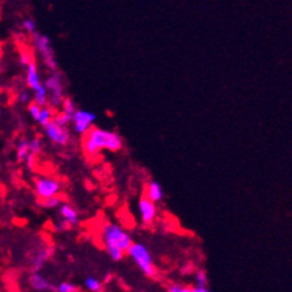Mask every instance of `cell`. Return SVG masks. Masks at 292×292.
Instances as JSON below:
<instances>
[{"label": "cell", "mask_w": 292, "mask_h": 292, "mask_svg": "<svg viewBox=\"0 0 292 292\" xmlns=\"http://www.w3.org/2000/svg\"><path fill=\"white\" fill-rule=\"evenodd\" d=\"M139 209L141 214V218L144 224H150L154 222L156 217V205L146 196L141 197L139 202Z\"/></svg>", "instance_id": "obj_9"}, {"label": "cell", "mask_w": 292, "mask_h": 292, "mask_svg": "<svg viewBox=\"0 0 292 292\" xmlns=\"http://www.w3.org/2000/svg\"><path fill=\"white\" fill-rule=\"evenodd\" d=\"M35 103H37L41 107H44L48 103V91L45 89L44 85H42L40 89L35 91Z\"/></svg>", "instance_id": "obj_18"}, {"label": "cell", "mask_w": 292, "mask_h": 292, "mask_svg": "<svg viewBox=\"0 0 292 292\" xmlns=\"http://www.w3.org/2000/svg\"><path fill=\"white\" fill-rule=\"evenodd\" d=\"M41 205L43 207H47V209H54V207H58L62 204V198L60 195L48 197V198L40 199Z\"/></svg>", "instance_id": "obj_17"}, {"label": "cell", "mask_w": 292, "mask_h": 292, "mask_svg": "<svg viewBox=\"0 0 292 292\" xmlns=\"http://www.w3.org/2000/svg\"><path fill=\"white\" fill-rule=\"evenodd\" d=\"M31 35H33L35 47H36L38 52H40L42 58H43L45 66H47L51 72L58 70V63H56L54 51H52V48L50 44V40H49L47 36H44V35L36 33V31Z\"/></svg>", "instance_id": "obj_4"}, {"label": "cell", "mask_w": 292, "mask_h": 292, "mask_svg": "<svg viewBox=\"0 0 292 292\" xmlns=\"http://www.w3.org/2000/svg\"><path fill=\"white\" fill-rule=\"evenodd\" d=\"M197 286H207V276L204 270H198L195 273Z\"/></svg>", "instance_id": "obj_22"}, {"label": "cell", "mask_w": 292, "mask_h": 292, "mask_svg": "<svg viewBox=\"0 0 292 292\" xmlns=\"http://www.w3.org/2000/svg\"><path fill=\"white\" fill-rule=\"evenodd\" d=\"M31 61H34V58H33V55L30 54V52L23 51L22 54H20V62H22L24 66H26L28 63L31 62Z\"/></svg>", "instance_id": "obj_29"}, {"label": "cell", "mask_w": 292, "mask_h": 292, "mask_svg": "<svg viewBox=\"0 0 292 292\" xmlns=\"http://www.w3.org/2000/svg\"><path fill=\"white\" fill-rule=\"evenodd\" d=\"M0 116H2V105H0Z\"/></svg>", "instance_id": "obj_33"}, {"label": "cell", "mask_w": 292, "mask_h": 292, "mask_svg": "<svg viewBox=\"0 0 292 292\" xmlns=\"http://www.w3.org/2000/svg\"><path fill=\"white\" fill-rule=\"evenodd\" d=\"M207 286H196L192 287V292H207Z\"/></svg>", "instance_id": "obj_31"}, {"label": "cell", "mask_w": 292, "mask_h": 292, "mask_svg": "<svg viewBox=\"0 0 292 292\" xmlns=\"http://www.w3.org/2000/svg\"><path fill=\"white\" fill-rule=\"evenodd\" d=\"M26 84L33 91H36L43 85L41 83L40 74H38V69L35 61H31L26 65Z\"/></svg>", "instance_id": "obj_11"}, {"label": "cell", "mask_w": 292, "mask_h": 292, "mask_svg": "<svg viewBox=\"0 0 292 292\" xmlns=\"http://www.w3.org/2000/svg\"><path fill=\"white\" fill-rule=\"evenodd\" d=\"M103 241L109 256L114 261H121L132 244L131 236L115 223H107L103 227Z\"/></svg>", "instance_id": "obj_2"}, {"label": "cell", "mask_w": 292, "mask_h": 292, "mask_svg": "<svg viewBox=\"0 0 292 292\" xmlns=\"http://www.w3.org/2000/svg\"><path fill=\"white\" fill-rule=\"evenodd\" d=\"M85 285H86V287L89 288L90 291H93V292L103 291V284L100 283V280H98V279H96V278H93V277L86 278Z\"/></svg>", "instance_id": "obj_20"}, {"label": "cell", "mask_w": 292, "mask_h": 292, "mask_svg": "<svg viewBox=\"0 0 292 292\" xmlns=\"http://www.w3.org/2000/svg\"><path fill=\"white\" fill-rule=\"evenodd\" d=\"M24 161L26 163V166H28V168H29V170H34L35 166H36V163H37V155H34V154L29 153Z\"/></svg>", "instance_id": "obj_28"}, {"label": "cell", "mask_w": 292, "mask_h": 292, "mask_svg": "<svg viewBox=\"0 0 292 292\" xmlns=\"http://www.w3.org/2000/svg\"><path fill=\"white\" fill-rule=\"evenodd\" d=\"M18 99L20 103H23V104H28V103H30V99H31V94L28 92V91H23V92H20L19 94V97H18Z\"/></svg>", "instance_id": "obj_30"}, {"label": "cell", "mask_w": 292, "mask_h": 292, "mask_svg": "<svg viewBox=\"0 0 292 292\" xmlns=\"http://www.w3.org/2000/svg\"><path fill=\"white\" fill-rule=\"evenodd\" d=\"M44 132L49 140L52 143L58 144V146H66L69 142V131L67 128L60 126L52 122V119L48 124L44 125Z\"/></svg>", "instance_id": "obj_8"}, {"label": "cell", "mask_w": 292, "mask_h": 292, "mask_svg": "<svg viewBox=\"0 0 292 292\" xmlns=\"http://www.w3.org/2000/svg\"><path fill=\"white\" fill-rule=\"evenodd\" d=\"M61 105H62L63 112H66V114H68V115H73L74 114V111L76 110L75 105L70 98H63Z\"/></svg>", "instance_id": "obj_23"}, {"label": "cell", "mask_w": 292, "mask_h": 292, "mask_svg": "<svg viewBox=\"0 0 292 292\" xmlns=\"http://www.w3.org/2000/svg\"><path fill=\"white\" fill-rule=\"evenodd\" d=\"M193 270V267H192V265L191 263H189V265H186V267H184V269H182V271H181V273L182 274H188V273H190L191 272V271Z\"/></svg>", "instance_id": "obj_32"}, {"label": "cell", "mask_w": 292, "mask_h": 292, "mask_svg": "<svg viewBox=\"0 0 292 292\" xmlns=\"http://www.w3.org/2000/svg\"><path fill=\"white\" fill-rule=\"evenodd\" d=\"M29 283H30V286L36 291L55 290V287L49 283V280L45 279V278L38 272H34L33 274H31Z\"/></svg>", "instance_id": "obj_12"}, {"label": "cell", "mask_w": 292, "mask_h": 292, "mask_svg": "<svg viewBox=\"0 0 292 292\" xmlns=\"http://www.w3.org/2000/svg\"><path fill=\"white\" fill-rule=\"evenodd\" d=\"M84 136V152L89 157L97 156L103 149L117 152L122 148V137L115 131L92 125Z\"/></svg>", "instance_id": "obj_1"}, {"label": "cell", "mask_w": 292, "mask_h": 292, "mask_svg": "<svg viewBox=\"0 0 292 292\" xmlns=\"http://www.w3.org/2000/svg\"><path fill=\"white\" fill-rule=\"evenodd\" d=\"M41 105H38L37 103H35V101H33V103H29V112H30V115L33 116V118L34 119H38V116H40V112H41Z\"/></svg>", "instance_id": "obj_26"}, {"label": "cell", "mask_w": 292, "mask_h": 292, "mask_svg": "<svg viewBox=\"0 0 292 292\" xmlns=\"http://www.w3.org/2000/svg\"><path fill=\"white\" fill-rule=\"evenodd\" d=\"M128 255L131 258L139 269L146 274L148 278H155L157 276L156 267L154 266L152 255L148 251V248L142 244L132 242L128 249Z\"/></svg>", "instance_id": "obj_3"}, {"label": "cell", "mask_w": 292, "mask_h": 292, "mask_svg": "<svg viewBox=\"0 0 292 292\" xmlns=\"http://www.w3.org/2000/svg\"><path fill=\"white\" fill-rule=\"evenodd\" d=\"M70 121H72V115L66 114V112H61V114L55 115L52 117V122H55L56 124L60 126H63V128H67V125L69 124Z\"/></svg>", "instance_id": "obj_19"}, {"label": "cell", "mask_w": 292, "mask_h": 292, "mask_svg": "<svg viewBox=\"0 0 292 292\" xmlns=\"http://www.w3.org/2000/svg\"><path fill=\"white\" fill-rule=\"evenodd\" d=\"M60 214H61L62 218L67 221L72 226L79 223V214L74 207H72L69 204H62L61 209H60Z\"/></svg>", "instance_id": "obj_14"}, {"label": "cell", "mask_w": 292, "mask_h": 292, "mask_svg": "<svg viewBox=\"0 0 292 292\" xmlns=\"http://www.w3.org/2000/svg\"><path fill=\"white\" fill-rule=\"evenodd\" d=\"M144 196L154 203L161 202L164 198V190L157 181H150L149 184L146 186V193H144Z\"/></svg>", "instance_id": "obj_13"}, {"label": "cell", "mask_w": 292, "mask_h": 292, "mask_svg": "<svg viewBox=\"0 0 292 292\" xmlns=\"http://www.w3.org/2000/svg\"><path fill=\"white\" fill-rule=\"evenodd\" d=\"M23 28L24 30L28 31L29 34H34L36 31V24L33 19H25L23 20Z\"/></svg>", "instance_id": "obj_27"}, {"label": "cell", "mask_w": 292, "mask_h": 292, "mask_svg": "<svg viewBox=\"0 0 292 292\" xmlns=\"http://www.w3.org/2000/svg\"><path fill=\"white\" fill-rule=\"evenodd\" d=\"M56 291H59V292H78L79 287L75 286L74 284L67 283V281H65V283H61L59 285L58 288H56Z\"/></svg>", "instance_id": "obj_24"}, {"label": "cell", "mask_w": 292, "mask_h": 292, "mask_svg": "<svg viewBox=\"0 0 292 292\" xmlns=\"http://www.w3.org/2000/svg\"><path fill=\"white\" fill-rule=\"evenodd\" d=\"M168 291L170 292H192V287L185 286L181 284H172L168 286Z\"/></svg>", "instance_id": "obj_25"}, {"label": "cell", "mask_w": 292, "mask_h": 292, "mask_svg": "<svg viewBox=\"0 0 292 292\" xmlns=\"http://www.w3.org/2000/svg\"><path fill=\"white\" fill-rule=\"evenodd\" d=\"M62 184L58 179L49 178V177H41L36 179L35 181V191L40 199L48 198V197L56 196L61 193Z\"/></svg>", "instance_id": "obj_6"}, {"label": "cell", "mask_w": 292, "mask_h": 292, "mask_svg": "<svg viewBox=\"0 0 292 292\" xmlns=\"http://www.w3.org/2000/svg\"><path fill=\"white\" fill-rule=\"evenodd\" d=\"M29 152L34 155H38L42 152L41 137H35V139L29 141Z\"/></svg>", "instance_id": "obj_21"}, {"label": "cell", "mask_w": 292, "mask_h": 292, "mask_svg": "<svg viewBox=\"0 0 292 292\" xmlns=\"http://www.w3.org/2000/svg\"><path fill=\"white\" fill-rule=\"evenodd\" d=\"M44 86L48 92L50 93V99H49L50 107L52 109L59 108L63 99V82L62 76L58 70L52 72V74L44 83Z\"/></svg>", "instance_id": "obj_5"}, {"label": "cell", "mask_w": 292, "mask_h": 292, "mask_svg": "<svg viewBox=\"0 0 292 292\" xmlns=\"http://www.w3.org/2000/svg\"><path fill=\"white\" fill-rule=\"evenodd\" d=\"M54 253V249L51 247H44L37 252V254L34 256L33 261H31V270L33 272H38L43 269L44 263L50 259V256Z\"/></svg>", "instance_id": "obj_10"}, {"label": "cell", "mask_w": 292, "mask_h": 292, "mask_svg": "<svg viewBox=\"0 0 292 292\" xmlns=\"http://www.w3.org/2000/svg\"><path fill=\"white\" fill-rule=\"evenodd\" d=\"M96 115L91 111L85 110H75L74 114L72 115V122L73 129L79 135H85L89 131L91 126L93 125L94 121H96Z\"/></svg>", "instance_id": "obj_7"}, {"label": "cell", "mask_w": 292, "mask_h": 292, "mask_svg": "<svg viewBox=\"0 0 292 292\" xmlns=\"http://www.w3.org/2000/svg\"><path fill=\"white\" fill-rule=\"evenodd\" d=\"M52 117H54V109L51 107H42L41 108V112H40V116H38V119L37 122L40 123L42 126H44L45 124H48L49 122L51 121Z\"/></svg>", "instance_id": "obj_16"}, {"label": "cell", "mask_w": 292, "mask_h": 292, "mask_svg": "<svg viewBox=\"0 0 292 292\" xmlns=\"http://www.w3.org/2000/svg\"><path fill=\"white\" fill-rule=\"evenodd\" d=\"M29 153H30L29 152V141H28L26 139H22L18 142V144H17V148H16L17 161H18V163H23Z\"/></svg>", "instance_id": "obj_15"}]
</instances>
